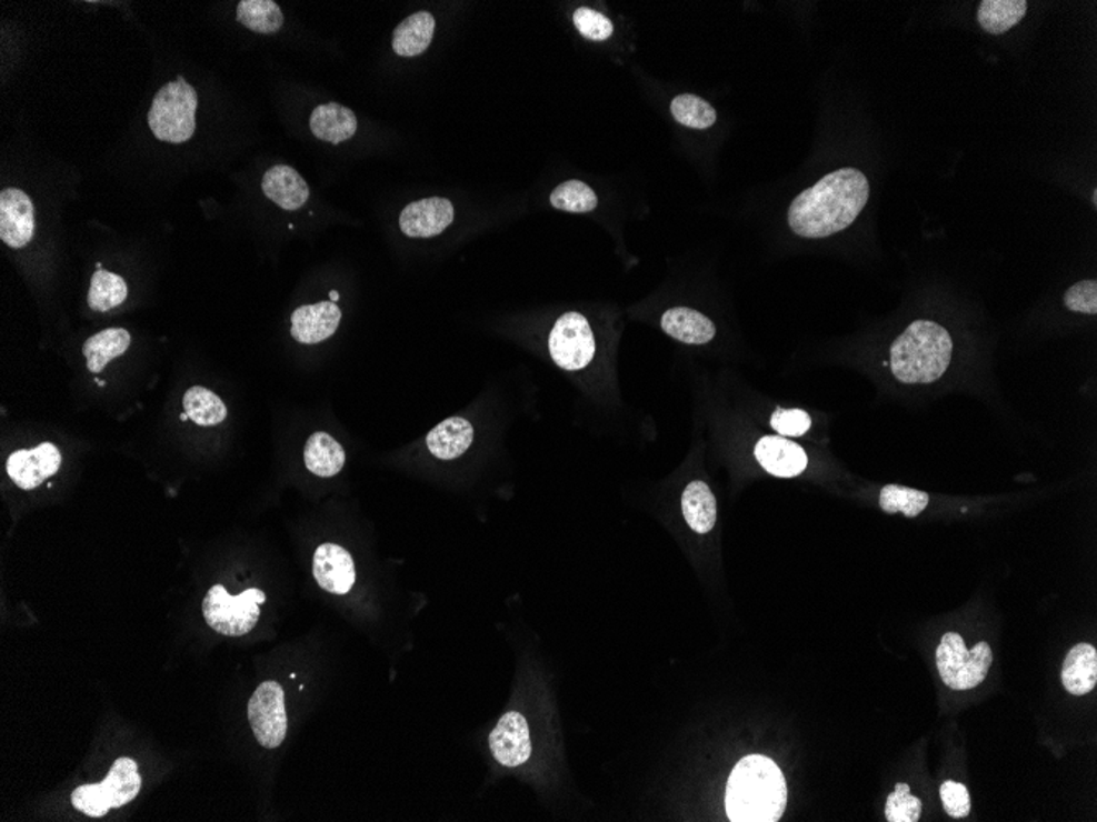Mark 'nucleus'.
Masks as SVG:
<instances>
[{
    "label": "nucleus",
    "instance_id": "a211bd4d",
    "mask_svg": "<svg viewBox=\"0 0 1097 822\" xmlns=\"http://www.w3.org/2000/svg\"><path fill=\"white\" fill-rule=\"evenodd\" d=\"M660 327L664 333L686 345H705L717 335L715 323L707 315L689 308H674L664 312Z\"/></svg>",
    "mask_w": 1097,
    "mask_h": 822
},
{
    "label": "nucleus",
    "instance_id": "7ed1b4c3",
    "mask_svg": "<svg viewBox=\"0 0 1097 822\" xmlns=\"http://www.w3.org/2000/svg\"><path fill=\"white\" fill-rule=\"evenodd\" d=\"M953 358L950 332L938 322L915 321L890 345V371L904 384L937 383Z\"/></svg>",
    "mask_w": 1097,
    "mask_h": 822
},
{
    "label": "nucleus",
    "instance_id": "cd10ccee",
    "mask_svg": "<svg viewBox=\"0 0 1097 822\" xmlns=\"http://www.w3.org/2000/svg\"><path fill=\"white\" fill-rule=\"evenodd\" d=\"M183 408L189 419L202 428L218 425L227 418V408L222 399L208 388H189L185 393Z\"/></svg>",
    "mask_w": 1097,
    "mask_h": 822
},
{
    "label": "nucleus",
    "instance_id": "4468645a",
    "mask_svg": "<svg viewBox=\"0 0 1097 822\" xmlns=\"http://www.w3.org/2000/svg\"><path fill=\"white\" fill-rule=\"evenodd\" d=\"M312 573L319 587L332 594H347L356 583L352 555L336 543H322L318 547Z\"/></svg>",
    "mask_w": 1097,
    "mask_h": 822
},
{
    "label": "nucleus",
    "instance_id": "5701e85b",
    "mask_svg": "<svg viewBox=\"0 0 1097 822\" xmlns=\"http://www.w3.org/2000/svg\"><path fill=\"white\" fill-rule=\"evenodd\" d=\"M305 463L316 477L332 478L346 465V452L329 433L316 432L306 442Z\"/></svg>",
    "mask_w": 1097,
    "mask_h": 822
},
{
    "label": "nucleus",
    "instance_id": "6e6552de",
    "mask_svg": "<svg viewBox=\"0 0 1097 822\" xmlns=\"http://www.w3.org/2000/svg\"><path fill=\"white\" fill-rule=\"evenodd\" d=\"M554 363L566 371H580L594 360L597 345L590 323L579 312H566L554 323L549 335Z\"/></svg>",
    "mask_w": 1097,
    "mask_h": 822
},
{
    "label": "nucleus",
    "instance_id": "f03ea898",
    "mask_svg": "<svg viewBox=\"0 0 1097 822\" xmlns=\"http://www.w3.org/2000/svg\"><path fill=\"white\" fill-rule=\"evenodd\" d=\"M787 804V785L779 766L762 755L739 760L727 785L725 806L732 822H776Z\"/></svg>",
    "mask_w": 1097,
    "mask_h": 822
},
{
    "label": "nucleus",
    "instance_id": "f3484780",
    "mask_svg": "<svg viewBox=\"0 0 1097 822\" xmlns=\"http://www.w3.org/2000/svg\"><path fill=\"white\" fill-rule=\"evenodd\" d=\"M261 191L285 211H298L311 194L305 178L287 164H277L265 173Z\"/></svg>",
    "mask_w": 1097,
    "mask_h": 822
},
{
    "label": "nucleus",
    "instance_id": "bb28decb",
    "mask_svg": "<svg viewBox=\"0 0 1097 822\" xmlns=\"http://www.w3.org/2000/svg\"><path fill=\"white\" fill-rule=\"evenodd\" d=\"M237 20L252 32L263 36L280 32L285 23L283 12L273 0H242L237 6Z\"/></svg>",
    "mask_w": 1097,
    "mask_h": 822
},
{
    "label": "nucleus",
    "instance_id": "412c9836",
    "mask_svg": "<svg viewBox=\"0 0 1097 822\" xmlns=\"http://www.w3.org/2000/svg\"><path fill=\"white\" fill-rule=\"evenodd\" d=\"M1063 686L1075 696H1085L1097 683V652L1095 646L1078 644L1069 650L1061 670Z\"/></svg>",
    "mask_w": 1097,
    "mask_h": 822
},
{
    "label": "nucleus",
    "instance_id": "6ab92c4d",
    "mask_svg": "<svg viewBox=\"0 0 1097 822\" xmlns=\"http://www.w3.org/2000/svg\"><path fill=\"white\" fill-rule=\"evenodd\" d=\"M473 442V425L463 418H449L436 425L426 437L429 452L439 460H456L469 450Z\"/></svg>",
    "mask_w": 1097,
    "mask_h": 822
},
{
    "label": "nucleus",
    "instance_id": "a878e982",
    "mask_svg": "<svg viewBox=\"0 0 1097 822\" xmlns=\"http://www.w3.org/2000/svg\"><path fill=\"white\" fill-rule=\"evenodd\" d=\"M1025 0H985L978 7V23L990 36H1003L1027 16Z\"/></svg>",
    "mask_w": 1097,
    "mask_h": 822
},
{
    "label": "nucleus",
    "instance_id": "f704fd0d",
    "mask_svg": "<svg viewBox=\"0 0 1097 822\" xmlns=\"http://www.w3.org/2000/svg\"><path fill=\"white\" fill-rule=\"evenodd\" d=\"M1065 305L1079 314H1097V283L1095 280L1079 281L1065 292Z\"/></svg>",
    "mask_w": 1097,
    "mask_h": 822
},
{
    "label": "nucleus",
    "instance_id": "4c0bfd02",
    "mask_svg": "<svg viewBox=\"0 0 1097 822\" xmlns=\"http://www.w3.org/2000/svg\"><path fill=\"white\" fill-rule=\"evenodd\" d=\"M339 298H340L339 292H337V291H330V301L337 302V301H339Z\"/></svg>",
    "mask_w": 1097,
    "mask_h": 822
},
{
    "label": "nucleus",
    "instance_id": "f257e3e1",
    "mask_svg": "<svg viewBox=\"0 0 1097 822\" xmlns=\"http://www.w3.org/2000/svg\"><path fill=\"white\" fill-rule=\"evenodd\" d=\"M871 194L869 179L858 168H840L800 192L787 212V222L802 239H827L848 229L865 211Z\"/></svg>",
    "mask_w": 1097,
    "mask_h": 822
},
{
    "label": "nucleus",
    "instance_id": "20e7f679",
    "mask_svg": "<svg viewBox=\"0 0 1097 822\" xmlns=\"http://www.w3.org/2000/svg\"><path fill=\"white\" fill-rule=\"evenodd\" d=\"M198 94L183 76L164 84L151 102L148 126L161 142L185 143L195 136Z\"/></svg>",
    "mask_w": 1097,
    "mask_h": 822
},
{
    "label": "nucleus",
    "instance_id": "58836bf2",
    "mask_svg": "<svg viewBox=\"0 0 1097 822\" xmlns=\"http://www.w3.org/2000/svg\"><path fill=\"white\" fill-rule=\"evenodd\" d=\"M188 419H189V415L186 414V412H185V414H181V421H188Z\"/></svg>",
    "mask_w": 1097,
    "mask_h": 822
},
{
    "label": "nucleus",
    "instance_id": "72a5a7b5",
    "mask_svg": "<svg viewBox=\"0 0 1097 822\" xmlns=\"http://www.w3.org/2000/svg\"><path fill=\"white\" fill-rule=\"evenodd\" d=\"M572 20L580 36L586 37L587 40L605 41L614 36L615 27L611 20L590 7H579L574 12Z\"/></svg>",
    "mask_w": 1097,
    "mask_h": 822
},
{
    "label": "nucleus",
    "instance_id": "1a4fd4ad",
    "mask_svg": "<svg viewBox=\"0 0 1097 822\" xmlns=\"http://www.w3.org/2000/svg\"><path fill=\"white\" fill-rule=\"evenodd\" d=\"M250 728L258 744L278 749L287 739L288 718L285 691L277 681H265L257 688L247 706Z\"/></svg>",
    "mask_w": 1097,
    "mask_h": 822
},
{
    "label": "nucleus",
    "instance_id": "2eb2a0df",
    "mask_svg": "<svg viewBox=\"0 0 1097 822\" xmlns=\"http://www.w3.org/2000/svg\"><path fill=\"white\" fill-rule=\"evenodd\" d=\"M342 312L336 302L325 301L318 304L302 305L291 315V335L296 342L305 345H316L325 342L339 329Z\"/></svg>",
    "mask_w": 1097,
    "mask_h": 822
},
{
    "label": "nucleus",
    "instance_id": "c756f323",
    "mask_svg": "<svg viewBox=\"0 0 1097 822\" xmlns=\"http://www.w3.org/2000/svg\"><path fill=\"white\" fill-rule=\"evenodd\" d=\"M674 120L687 129L707 130L717 123L718 113L710 102L696 94H680L670 102Z\"/></svg>",
    "mask_w": 1097,
    "mask_h": 822
},
{
    "label": "nucleus",
    "instance_id": "c85d7f7f",
    "mask_svg": "<svg viewBox=\"0 0 1097 822\" xmlns=\"http://www.w3.org/2000/svg\"><path fill=\"white\" fill-rule=\"evenodd\" d=\"M127 295H129V288L119 274L106 270H98L92 274L88 294V304L92 311L108 312L110 309L119 308L126 301Z\"/></svg>",
    "mask_w": 1097,
    "mask_h": 822
},
{
    "label": "nucleus",
    "instance_id": "ddd939ff",
    "mask_svg": "<svg viewBox=\"0 0 1097 822\" xmlns=\"http://www.w3.org/2000/svg\"><path fill=\"white\" fill-rule=\"evenodd\" d=\"M453 215L456 212L449 199H421L402 209L400 229L411 239H431L453 222Z\"/></svg>",
    "mask_w": 1097,
    "mask_h": 822
},
{
    "label": "nucleus",
    "instance_id": "aec40b11",
    "mask_svg": "<svg viewBox=\"0 0 1097 822\" xmlns=\"http://www.w3.org/2000/svg\"><path fill=\"white\" fill-rule=\"evenodd\" d=\"M356 113L352 110L329 102L318 106L311 113V132L316 139L332 144H339L352 139L357 133Z\"/></svg>",
    "mask_w": 1097,
    "mask_h": 822
},
{
    "label": "nucleus",
    "instance_id": "393cba45",
    "mask_svg": "<svg viewBox=\"0 0 1097 822\" xmlns=\"http://www.w3.org/2000/svg\"><path fill=\"white\" fill-rule=\"evenodd\" d=\"M130 333L126 329H108L92 335L82 347L91 373H101L109 361L122 357L130 347Z\"/></svg>",
    "mask_w": 1097,
    "mask_h": 822
},
{
    "label": "nucleus",
    "instance_id": "39448f33",
    "mask_svg": "<svg viewBox=\"0 0 1097 822\" xmlns=\"http://www.w3.org/2000/svg\"><path fill=\"white\" fill-rule=\"evenodd\" d=\"M142 788L137 763L129 756H120L110 766V772L102 783H89L73 791V806L86 816L102 818L110 808L126 806L136 800Z\"/></svg>",
    "mask_w": 1097,
    "mask_h": 822
},
{
    "label": "nucleus",
    "instance_id": "4be33fe9",
    "mask_svg": "<svg viewBox=\"0 0 1097 822\" xmlns=\"http://www.w3.org/2000/svg\"><path fill=\"white\" fill-rule=\"evenodd\" d=\"M436 19L429 12H418L402 20L393 33V51L401 58L425 53L435 38Z\"/></svg>",
    "mask_w": 1097,
    "mask_h": 822
},
{
    "label": "nucleus",
    "instance_id": "ea45409f",
    "mask_svg": "<svg viewBox=\"0 0 1097 822\" xmlns=\"http://www.w3.org/2000/svg\"><path fill=\"white\" fill-rule=\"evenodd\" d=\"M1096 201H1097V191H1095V196H1093V202H1095V206H1096Z\"/></svg>",
    "mask_w": 1097,
    "mask_h": 822
},
{
    "label": "nucleus",
    "instance_id": "0eeeda50",
    "mask_svg": "<svg viewBox=\"0 0 1097 822\" xmlns=\"http://www.w3.org/2000/svg\"><path fill=\"white\" fill-rule=\"evenodd\" d=\"M261 603H265V593L257 588L230 597L222 584H216L202 601V614L209 628L219 634L240 638L256 628Z\"/></svg>",
    "mask_w": 1097,
    "mask_h": 822
},
{
    "label": "nucleus",
    "instance_id": "c9c22d12",
    "mask_svg": "<svg viewBox=\"0 0 1097 822\" xmlns=\"http://www.w3.org/2000/svg\"><path fill=\"white\" fill-rule=\"evenodd\" d=\"M770 425L784 437L805 435L811 428V419L802 409H777Z\"/></svg>",
    "mask_w": 1097,
    "mask_h": 822
},
{
    "label": "nucleus",
    "instance_id": "f8f14e48",
    "mask_svg": "<svg viewBox=\"0 0 1097 822\" xmlns=\"http://www.w3.org/2000/svg\"><path fill=\"white\" fill-rule=\"evenodd\" d=\"M488 744H490L495 760L503 766L515 769V766L528 762L532 748L529 725L525 715L515 713V711L503 714V718L498 721L497 728L491 731Z\"/></svg>",
    "mask_w": 1097,
    "mask_h": 822
},
{
    "label": "nucleus",
    "instance_id": "9d476101",
    "mask_svg": "<svg viewBox=\"0 0 1097 822\" xmlns=\"http://www.w3.org/2000/svg\"><path fill=\"white\" fill-rule=\"evenodd\" d=\"M36 233V208L20 189H3L0 194V239L10 249H23Z\"/></svg>",
    "mask_w": 1097,
    "mask_h": 822
},
{
    "label": "nucleus",
    "instance_id": "473e14b6",
    "mask_svg": "<svg viewBox=\"0 0 1097 822\" xmlns=\"http://www.w3.org/2000/svg\"><path fill=\"white\" fill-rule=\"evenodd\" d=\"M921 801L910 794L907 783H897L887 796L886 820L889 822H917L920 820Z\"/></svg>",
    "mask_w": 1097,
    "mask_h": 822
},
{
    "label": "nucleus",
    "instance_id": "dca6fc26",
    "mask_svg": "<svg viewBox=\"0 0 1097 822\" xmlns=\"http://www.w3.org/2000/svg\"><path fill=\"white\" fill-rule=\"evenodd\" d=\"M756 459L774 477L792 478L807 468V453L802 447L782 437H765L756 445Z\"/></svg>",
    "mask_w": 1097,
    "mask_h": 822
},
{
    "label": "nucleus",
    "instance_id": "423d86ee",
    "mask_svg": "<svg viewBox=\"0 0 1097 822\" xmlns=\"http://www.w3.org/2000/svg\"><path fill=\"white\" fill-rule=\"evenodd\" d=\"M993 649L988 642H979L966 649L961 635L948 632L937 649V669L941 680L953 690H971L988 676L993 665Z\"/></svg>",
    "mask_w": 1097,
    "mask_h": 822
},
{
    "label": "nucleus",
    "instance_id": "b1692460",
    "mask_svg": "<svg viewBox=\"0 0 1097 822\" xmlns=\"http://www.w3.org/2000/svg\"><path fill=\"white\" fill-rule=\"evenodd\" d=\"M687 524L697 534H708L717 524V500L704 481H692L682 494Z\"/></svg>",
    "mask_w": 1097,
    "mask_h": 822
},
{
    "label": "nucleus",
    "instance_id": "7c9ffc66",
    "mask_svg": "<svg viewBox=\"0 0 1097 822\" xmlns=\"http://www.w3.org/2000/svg\"><path fill=\"white\" fill-rule=\"evenodd\" d=\"M550 206L559 211L570 212V214H588L594 212L598 206V198L594 189L579 179H569L554 189L550 194Z\"/></svg>",
    "mask_w": 1097,
    "mask_h": 822
},
{
    "label": "nucleus",
    "instance_id": "e433bc0d",
    "mask_svg": "<svg viewBox=\"0 0 1097 822\" xmlns=\"http://www.w3.org/2000/svg\"><path fill=\"white\" fill-rule=\"evenodd\" d=\"M940 796L948 816L955 818V820H963V818L969 816V813H971V798H969L968 788L961 785V783H944L941 785Z\"/></svg>",
    "mask_w": 1097,
    "mask_h": 822
},
{
    "label": "nucleus",
    "instance_id": "9b49d317",
    "mask_svg": "<svg viewBox=\"0 0 1097 822\" xmlns=\"http://www.w3.org/2000/svg\"><path fill=\"white\" fill-rule=\"evenodd\" d=\"M61 452L51 442H43L32 450H19L7 459L10 480L22 490H36L48 478L58 473Z\"/></svg>",
    "mask_w": 1097,
    "mask_h": 822
},
{
    "label": "nucleus",
    "instance_id": "2f4dec72",
    "mask_svg": "<svg viewBox=\"0 0 1097 822\" xmlns=\"http://www.w3.org/2000/svg\"><path fill=\"white\" fill-rule=\"evenodd\" d=\"M930 502L925 491L912 490V488L899 487V484H887L882 488L879 497V505L887 514H900L906 518H917Z\"/></svg>",
    "mask_w": 1097,
    "mask_h": 822
}]
</instances>
